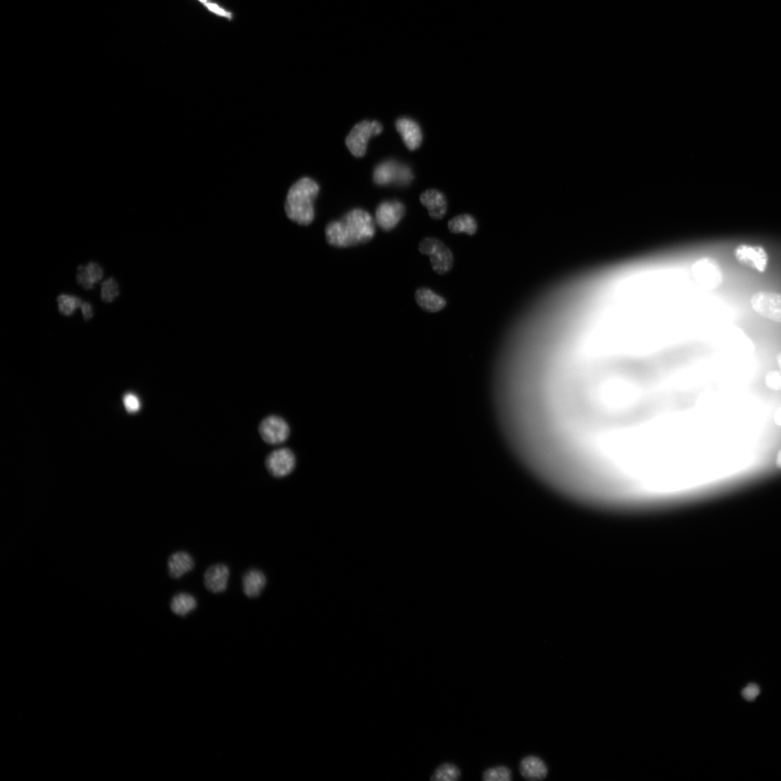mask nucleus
<instances>
[{
	"label": "nucleus",
	"instance_id": "2",
	"mask_svg": "<svg viewBox=\"0 0 781 781\" xmlns=\"http://www.w3.org/2000/svg\"><path fill=\"white\" fill-rule=\"evenodd\" d=\"M319 192V185L309 178L297 181L290 189L285 209L288 217L294 223L307 226L314 220V202Z\"/></svg>",
	"mask_w": 781,
	"mask_h": 781
},
{
	"label": "nucleus",
	"instance_id": "25",
	"mask_svg": "<svg viewBox=\"0 0 781 781\" xmlns=\"http://www.w3.org/2000/svg\"><path fill=\"white\" fill-rule=\"evenodd\" d=\"M119 294V288L115 279L111 278L102 284V299L105 303H112Z\"/></svg>",
	"mask_w": 781,
	"mask_h": 781
},
{
	"label": "nucleus",
	"instance_id": "19",
	"mask_svg": "<svg viewBox=\"0 0 781 781\" xmlns=\"http://www.w3.org/2000/svg\"><path fill=\"white\" fill-rule=\"evenodd\" d=\"M102 276L103 270L100 265L96 263H90L86 267H83V265H80V267L77 268V283L82 285L86 290L93 288V285L99 282Z\"/></svg>",
	"mask_w": 781,
	"mask_h": 781
},
{
	"label": "nucleus",
	"instance_id": "22",
	"mask_svg": "<svg viewBox=\"0 0 781 781\" xmlns=\"http://www.w3.org/2000/svg\"><path fill=\"white\" fill-rule=\"evenodd\" d=\"M461 777V772L455 764L444 763L437 769L432 780L442 781H455Z\"/></svg>",
	"mask_w": 781,
	"mask_h": 781
},
{
	"label": "nucleus",
	"instance_id": "18",
	"mask_svg": "<svg viewBox=\"0 0 781 781\" xmlns=\"http://www.w3.org/2000/svg\"><path fill=\"white\" fill-rule=\"evenodd\" d=\"M265 585H267V578L259 570L249 571L243 576V591L248 598L258 597Z\"/></svg>",
	"mask_w": 781,
	"mask_h": 781
},
{
	"label": "nucleus",
	"instance_id": "33",
	"mask_svg": "<svg viewBox=\"0 0 781 781\" xmlns=\"http://www.w3.org/2000/svg\"><path fill=\"white\" fill-rule=\"evenodd\" d=\"M777 363L780 370H781V352L777 355Z\"/></svg>",
	"mask_w": 781,
	"mask_h": 781
},
{
	"label": "nucleus",
	"instance_id": "10",
	"mask_svg": "<svg viewBox=\"0 0 781 781\" xmlns=\"http://www.w3.org/2000/svg\"><path fill=\"white\" fill-rule=\"evenodd\" d=\"M259 431L263 440L272 444L283 443L290 435V427L287 422L278 416L265 418L261 422Z\"/></svg>",
	"mask_w": 781,
	"mask_h": 781
},
{
	"label": "nucleus",
	"instance_id": "34",
	"mask_svg": "<svg viewBox=\"0 0 781 781\" xmlns=\"http://www.w3.org/2000/svg\"><path fill=\"white\" fill-rule=\"evenodd\" d=\"M200 1L203 2V3H205L207 1V0H200Z\"/></svg>",
	"mask_w": 781,
	"mask_h": 781
},
{
	"label": "nucleus",
	"instance_id": "15",
	"mask_svg": "<svg viewBox=\"0 0 781 781\" xmlns=\"http://www.w3.org/2000/svg\"><path fill=\"white\" fill-rule=\"evenodd\" d=\"M520 771L523 777L529 780H543L549 773L548 767L545 762L535 755H529L522 760Z\"/></svg>",
	"mask_w": 781,
	"mask_h": 781
},
{
	"label": "nucleus",
	"instance_id": "29",
	"mask_svg": "<svg viewBox=\"0 0 781 781\" xmlns=\"http://www.w3.org/2000/svg\"><path fill=\"white\" fill-rule=\"evenodd\" d=\"M82 308V311H83V314H84L85 321H88L89 319H91L93 317L92 308H91V305L88 303H83Z\"/></svg>",
	"mask_w": 781,
	"mask_h": 781
},
{
	"label": "nucleus",
	"instance_id": "3",
	"mask_svg": "<svg viewBox=\"0 0 781 781\" xmlns=\"http://www.w3.org/2000/svg\"><path fill=\"white\" fill-rule=\"evenodd\" d=\"M419 251L422 254L430 257L432 268L437 274H446L454 265V256L451 250L439 239H424L419 245Z\"/></svg>",
	"mask_w": 781,
	"mask_h": 781
},
{
	"label": "nucleus",
	"instance_id": "17",
	"mask_svg": "<svg viewBox=\"0 0 781 781\" xmlns=\"http://www.w3.org/2000/svg\"><path fill=\"white\" fill-rule=\"evenodd\" d=\"M194 567V561L191 555L179 552L171 555L168 561V570L171 577L179 579Z\"/></svg>",
	"mask_w": 781,
	"mask_h": 781
},
{
	"label": "nucleus",
	"instance_id": "9",
	"mask_svg": "<svg viewBox=\"0 0 781 781\" xmlns=\"http://www.w3.org/2000/svg\"><path fill=\"white\" fill-rule=\"evenodd\" d=\"M698 282L707 289H715L723 283V273L715 260L705 258L699 260L695 267Z\"/></svg>",
	"mask_w": 781,
	"mask_h": 781
},
{
	"label": "nucleus",
	"instance_id": "13",
	"mask_svg": "<svg viewBox=\"0 0 781 781\" xmlns=\"http://www.w3.org/2000/svg\"><path fill=\"white\" fill-rule=\"evenodd\" d=\"M422 205L428 209L430 216L434 220H440L447 212V200L445 196L437 190H429L420 196Z\"/></svg>",
	"mask_w": 781,
	"mask_h": 781
},
{
	"label": "nucleus",
	"instance_id": "24",
	"mask_svg": "<svg viewBox=\"0 0 781 781\" xmlns=\"http://www.w3.org/2000/svg\"><path fill=\"white\" fill-rule=\"evenodd\" d=\"M485 781H510L512 779L511 770L505 765H498L485 771L482 774Z\"/></svg>",
	"mask_w": 781,
	"mask_h": 781
},
{
	"label": "nucleus",
	"instance_id": "8",
	"mask_svg": "<svg viewBox=\"0 0 781 781\" xmlns=\"http://www.w3.org/2000/svg\"><path fill=\"white\" fill-rule=\"evenodd\" d=\"M405 214V207L399 200H386L382 203L376 211L377 225L384 231L395 229Z\"/></svg>",
	"mask_w": 781,
	"mask_h": 781
},
{
	"label": "nucleus",
	"instance_id": "6",
	"mask_svg": "<svg viewBox=\"0 0 781 781\" xmlns=\"http://www.w3.org/2000/svg\"><path fill=\"white\" fill-rule=\"evenodd\" d=\"M753 310L761 317L777 323H781V294L772 292L760 291L751 299Z\"/></svg>",
	"mask_w": 781,
	"mask_h": 781
},
{
	"label": "nucleus",
	"instance_id": "1",
	"mask_svg": "<svg viewBox=\"0 0 781 781\" xmlns=\"http://www.w3.org/2000/svg\"><path fill=\"white\" fill-rule=\"evenodd\" d=\"M328 243L336 247H348L365 244L375 236L376 229L372 216L366 211L355 209L340 220L328 225L325 229Z\"/></svg>",
	"mask_w": 781,
	"mask_h": 781
},
{
	"label": "nucleus",
	"instance_id": "26",
	"mask_svg": "<svg viewBox=\"0 0 781 781\" xmlns=\"http://www.w3.org/2000/svg\"><path fill=\"white\" fill-rule=\"evenodd\" d=\"M765 385L773 391L781 390V370L770 371L764 377Z\"/></svg>",
	"mask_w": 781,
	"mask_h": 781
},
{
	"label": "nucleus",
	"instance_id": "30",
	"mask_svg": "<svg viewBox=\"0 0 781 781\" xmlns=\"http://www.w3.org/2000/svg\"><path fill=\"white\" fill-rule=\"evenodd\" d=\"M207 6L208 7V8H209V10H211V11H213V12H216V13H217V14H218V15H223V17H230V14H229V13H228V12H225V10H223V9H221V8H218V6H216V5H214V4H211V3H207Z\"/></svg>",
	"mask_w": 781,
	"mask_h": 781
},
{
	"label": "nucleus",
	"instance_id": "31",
	"mask_svg": "<svg viewBox=\"0 0 781 781\" xmlns=\"http://www.w3.org/2000/svg\"><path fill=\"white\" fill-rule=\"evenodd\" d=\"M774 420L777 426H781V407L776 410L774 414Z\"/></svg>",
	"mask_w": 781,
	"mask_h": 781
},
{
	"label": "nucleus",
	"instance_id": "11",
	"mask_svg": "<svg viewBox=\"0 0 781 781\" xmlns=\"http://www.w3.org/2000/svg\"><path fill=\"white\" fill-rule=\"evenodd\" d=\"M295 462V457L292 451L288 449H281L269 455L265 465L273 476L283 478L293 471Z\"/></svg>",
	"mask_w": 781,
	"mask_h": 781
},
{
	"label": "nucleus",
	"instance_id": "14",
	"mask_svg": "<svg viewBox=\"0 0 781 781\" xmlns=\"http://www.w3.org/2000/svg\"><path fill=\"white\" fill-rule=\"evenodd\" d=\"M229 577V568L224 565H216L209 568L205 574L206 587L213 593L224 592Z\"/></svg>",
	"mask_w": 781,
	"mask_h": 781
},
{
	"label": "nucleus",
	"instance_id": "7",
	"mask_svg": "<svg viewBox=\"0 0 781 781\" xmlns=\"http://www.w3.org/2000/svg\"><path fill=\"white\" fill-rule=\"evenodd\" d=\"M734 256L746 267L764 273L769 264V255L760 245L740 244L734 249Z\"/></svg>",
	"mask_w": 781,
	"mask_h": 781
},
{
	"label": "nucleus",
	"instance_id": "5",
	"mask_svg": "<svg viewBox=\"0 0 781 781\" xmlns=\"http://www.w3.org/2000/svg\"><path fill=\"white\" fill-rule=\"evenodd\" d=\"M373 179L379 185H386L393 182L406 185L413 180V173L408 167L401 165L395 161H387L381 163L375 169Z\"/></svg>",
	"mask_w": 781,
	"mask_h": 781
},
{
	"label": "nucleus",
	"instance_id": "28",
	"mask_svg": "<svg viewBox=\"0 0 781 781\" xmlns=\"http://www.w3.org/2000/svg\"><path fill=\"white\" fill-rule=\"evenodd\" d=\"M760 687L756 684H751L745 687L742 694L743 697L748 701H753L760 695Z\"/></svg>",
	"mask_w": 781,
	"mask_h": 781
},
{
	"label": "nucleus",
	"instance_id": "16",
	"mask_svg": "<svg viewBox=\"0 0 781 781\" xmlns=\"http://www.w3.org/2000/svg\"><path fill=\"white\" fill-rule=\"evenodd\" d=\"M415 299L420 307L429 312H439L446 305V301L443 297L426 288L416 291Z\"/></svg>",
	"mask_w": 781,
	"mask_h": 781
},
{
	"label": "nucleus",
	"instance_id": "21",
	"mask_svg": "<svg viewBox=\"0 0 781 781\" xmlns=\"http://www.w3.org/2000/svg\"><path fill=\"white\" fill-rule=\"evenodd\" d=\"M197 606L196 599L187 593H179L171 601V610L180 617H185L195 610Z\"/></svg>",
	"mask_w": 781,
	"mask_h": 781
},
{
	"label": "nucleus",
	"instance_id": "23",
	"mask_svg": "<svg viewBox=\"0 0 781 781\" xmlns=\"http://www.w3.org/2000/svg\"><path fill=\"white\" fill-rule=\"evenodd\" d=\"M59 310L62 314L70 316L78 307H82L83 303L81 299L74 296L61 294L57 298Z\"/></svg>",
	"mask_w": 781,
	"mask_h": 781
},
{
	"label": "nucleus",
	"instance_id": "27",
	"mask_svg": "<svg viewBox=\"0 0 781 781\" xmlns=\"http://www.w3.org/2000/svg\"><path fill=\"white\" fill-rule=\"evenodd\" d=\"M124 407L128 411L134 413L140 409V402L138 397L132 394H129L124 396Z\"/></svg>",
	"mask_w": 781,
	"mask_h": 781
},
{
	"label": "nucleus",
	"instance_id": "12",
	"mask_svg": "<svg viewBox=\"0 0 781 781\" xmlns=\"http://www.w3.org/2000/svg\"><path fill=\"white\" fill-rule=\"evenodd\" d=\"M396 128L408 149L414 151L420 147L423 133L415 121L407 117L400 118L396 122Z\"/></svg>",
	"mask_w": 781,
	"mask_h": 781
},
{
	"label": "nucleus",
	"instance_id": "32",
	"mask_svg": "<svg viewBox=\"0 0 781 781\" xmlns=\"http://www.w3.org/2000/svg\"><path fill=\"white\" fill-rule=\"evenodd\" d=\"M775 463L777 467L781 471V449L778 453Z\"/></svg>",
	"mask_w": 781,
	"mask_h": 781
},
{
	"label": "nucleus",
	"instance_id": "20",
	"mask_svg": "<svg viewBox=\"0 0 781 781\" xmlns=\"http://www.w3.org/2000/svg\"><path fill=\"white\" fill-rule=\"evenodd\" d=\"M448 228L451 233H465L472 236L477 232L478 225L472 215L465 214L452 218L448 223Z\"/></svg>",
	"mask_w": 781,
	"mask_h": 781
},
{
	"label": "nucleus",
	"instance_id": "4",
	"mask_svg": "<svg viewBox=\"0 0 781 781\" xmlns=\"http://www.w3.org/2000/svg\"><path fill=\"white\" fill-rule=\"evenodd\" d=\"M383 131L378 121L365 120L356 124L346 139V145L356 158H363L366 154L369 139L379 135Z\"/></svg>",
	"mask_w": 781,
	"mask_h": 781
}]
</instances>
